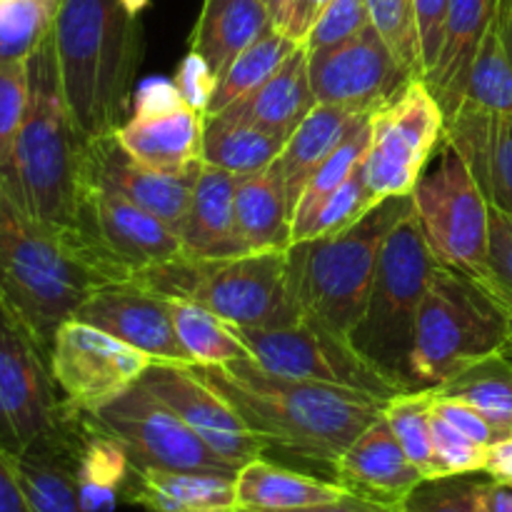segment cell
I'll return each instance as SVG.
<instances>
[{"label":"cell","instance_id":"11","mask_svg":"<svg viewBox=\"0 0 512 512\" xmlns=\"http://www.w3.org/2000/svg\"><path fill=\"white\" fill-rule=\"evenodd\" d=\"M233 328V325H230ZM260 368L290 378L313 380L335 388L358 390L390 400L405 393L398 383L380 373L345 335L323 323L300 318L283 328H233Z\"/></svg>","mask_w":512,"mask_h":512},{"label":"cell","instance_id":"32","mask_svg":"<svg viewBox=\"0 0 512 512\" xmlns=\"http://www.w3.org/2000/svg\"><path fill=\"white\" fill-rule=\"evenodd\" d=\"M285 138L230 113L205 115L200 160L233 175L263 173L283 150Z\"/></svg>","mask_w":512,"mask_h":512},{"label":"cell","instance_id":"54","mask_svg":"<svg viewBox=\"0 0 512 512\" xmlns=\"http://www.w3.org/2000/svg\"><path fill=\"white\" fill-rule=\"evenodd\" d=\"M398 505H385L378 500L363 498V495L345 493L343 498L333 500V503L313 505V508H300V510H285V512H398Z\"/></svg>","mask_w":512,"mask_h":512},{"label":"cell","instance_id":"18","mask_svg":"<svg viewBox=\"0 0 512 512\" xmlns=\"http://www.w3.org/2000/svg\"><path fill=\"white\" fill-rule=\"evenodd\" d=\"M203 165V163H200ZM200 165L185 170V173H165V170L148 168L130 158L120 148L118 138L103 135V138L88 140L83 165V183H98L115 190L128 198L130 203L140 205L153 213L165 225L183 238V225L188 218L190 198H193L195 180H198Z\"/></svg>","mask_w":512,"mask_h":512},{"label":"cell","instance_id":"13","mask_svg":"<svg viewBox=\"0 0 512 512\" xmlns=\"http://www.w3.org/2000/svg\"><path fill=\"white\" fill-rule=\"evenodd\" d=\"M90 418L123 445L133 468L238 475L233 465L218 458L163 400L140 383L100 405Z\"/></svg>","mask_w":512,"mask_h":512},{"label":"cell","instance_id":"45","mask_svg":"<svg viewBox=\"0 0 512 512\" xmlns=\"http://www.w3.org/2000/svg\"><path fill=\"white\" fill-rule=\"evenodd\" d=\"M28 105V68L25 63L0 65V173L10 163Z\"/></svg>","mask_w":512,"mask_h":512},{"label":"cell","instance_id":"2","mask_svg":"<svg viewBox=\"0 0 512 512\" xmlns=\"http://www.w3.org/2000/svg\"><path fill=\"white\" fill-rule=\"evenodd\" d=\"M130 283L80 228H60L25 213L0 183V298L50 350L55 333L103 285Z\"/></svg>","mask_w":512,"mask_h":512},{"label":"cell","instance_id":"3","mask_svg":"<svg viewBox=\"0 0 512 512\" xmlns=\"http://www.w3.org/2000/svg\"><path fill=\"white\" fill-rule=\"evenodd\" d=\"M148 0H60L53 23L60 83L75 123L88 140L125 123L143 63Z\"/></svg>","mask_w":512,"mask_h":512},{"label":"cell","instance_id":"25","mask_svg":"<svg viewBox=\"0 0 512 512\" xmlns=\"http://www.w3.org/2000/svg\"><path fill=\"white\" fill-rule=\"evenodd\" d=\"M203 120L205 115L188 105L163 115H130L115 130V138L138 163L165 173H185L203 163Z\"/></svg>","mask_w":512,"mask_h":512},{"label":"cell","instance_id":"4","mask_svg":"<svg viewBox=\"0 0 512 512\" xmlns=\"http://www.w3.org/2000/svg\"><path fill=\"white\" fill-rule=\"evenodd\" d=\"M25 68L28 105L0 183L33 218L78 228L88 138L65 100L53 33L33 50Z\"/></svg>","mask_w":512,"mask_h":512},{"label":"cell","instance_id":"40","mask_svg":"<svg viewBox=\"0 0 512 512\" xmlns=\"http://www.w3.org/2000/svg\"><path fill=\"white\" fill-rule=\"evenodd\" d=\"M368 10L370 23L383 35L405 73L410 78H423L413 0H368Z\"/></svg>","mask_w":512,"mask_h":512},{"label":"cell","instance_id":"41","mask_svg":"<svg viewBox=\"0 0 512 512\" xmlns=\"http://www.w3.org/2000/svg\"><path fill=\"white\" fill-rule=\"evenodd\" d=\"M375 208L373 198L368 193V185L363 178V165L325 200L318 208V213L313 215L308 228L303 230L298 240H310V238H325V235H338L343 230L353 228L360 218L370 213ZM295 240V243H298Z\"/></svg>","mask_w":512,"mask_h":512},{"label":"cell","instance_id":"9","mask_svg":"<svg viewBox=\"0 0 512 512\" xmlns=\"http://www.w3.org/2000/svg\"><path fill=\"white\" fill-rule=\"evenodd\" d=\"M413 205L433 258L483 283L488 278L490 203L448 138L440 140L425 165Z\"/></svg>","mask_w":512,"mask_h":512},{"label":"cell","instance_id":"33","mask_svg":"<svg viewBox=\"0 0 512 512\" xmlns=\"http://www.w3.org/2000/svg\"><path fill=\"white\" fill-rule=\"evenodd\" d=\"M435 390L473 405L493 425L498 438L512 435V363L505 353L473 365Z\"/></svg>","mask_w":512,"mask_h":512},{"label":"cell","instance_id":"57","mask_svg":"<svg viewBox=\"0 0 512 512\" xmlns=\"http://www.w3.org/2000/svg\"><path fill=\"white\" fill-rule=\"evenodd\" d=\"M265 5H268L270 23H273L275 28H280V30H283V25H285V18H288L290 0H265Z\"/></svg>","mask_w":512,"mask_h":512},{"label":"cell","instance_id":"21","mask_svg":"<svg viewBox=\"0 0 512 512\" xmlns=\"http://www.w3.org/2000/svg\"><path fill=\"white\" fill-rule=\"evenodd\" d=\"M20 488L30 512H90L75 473V408L15 458Z\"/></svg>","mask_w":512,"mask_h":512},{"label":"cell","instance_id":"30","mask_svg":"<svg viewBox=\"0 0 512 512\" xmlns=\"http://www.w3.org/2000/svg\"><path fill=\"white\" fill-rule=\"evenodd\" d=\"M238 505L265 512H285L313 508V505L333 503L348 490L335 480L313 478V475L288 470L265 460L263 455L250 460L235 475Z\"/></svg>","mask_w":512,"mask_h":512},{"label":"cell","instance_id":"26","mask_svg":"<svg viewBox=\"0 0 512 512\" xmlns=\"http://www.w3.org/2000/svg\"><path fill=\"white\" fill-rule=\"evenodd\" d=\"M235 185L238 175L203 163L183 225V248L190 258H230L245 255L235 225Z\"/></svg>","mask_w":512,"mask_h":512},{"label":"cell","instance_id":"6","mask_svg":"<svg viewBox=\"0 0 512 512\" xmlns=\"http://www.w3.org/2000/svg\"><path fill=\"white\" fill-rule=\"evenodd\" d=\"M130 283L165 300H188L233 328H283L300 315L288 283V250L230 258H180L138 270Z\"/></svg>","mask_w":512,"mask_h":512},{"label":"cell","instance_id":"24","mask_svg":"<svg viewBox=\"0 0 512 512\" xmlns=\"http://www.w3.org/2000/svg\"><path fill=\"white\" fill-rule=\"evenodd\" d=\"M370 115L373 113H358V110L340 108V105L318 103L310 110L308 118L295 128V133L285 140L283 150L270 165V170L278 175L280 185H283L290 215L298 208L305 185L310 183L315 170L348 138L350 130Z\"/></svg>","mask_w":512,"mask_h":512},{"label":"cell","instance_id":"29","mask_svg":"<svg viewBox=\"0 0 512 512\" xmlns=\"http://www.w3.org/2000/svg\"><path fill=\"white\" fill-rule=\"evenodd\" d=\"M270 25L265 0H203L190 50L203 55L220 80Z\"/></svg>","mask_w":512,"mask_h":512},{"label":"cell","instance_id":"5","mask_svg":"<svg viewBox=\"0 0 512 512\" xmlns=\"http://www.w3.org/2000/svg\"><path fill=\"white\" fill-rule=\"evenodd\" d=\"M413 210V195L375 205L353 228L288 248V283L300 315L350 338L363 320L390 230Z\"/></svg>","mask_w":512,"mask_h":512},{"label":"cell","instance_id":"7","mask_svg":"<svg viewBox=\"0 0 512 512\" xmlns=\"http://www.w3.org/2000/svg\"><path fill=\"white\" fill-rule=\"evenodd\" d=\"M510 345V310L480 280L435 263L415 325L410 388H440Z\"/></svg>","mask_w":512,"mask_h":512},{"label":"cell","instance_id":"60","mask_svg":"<svg viewBox=\"0 0 512 512\" xmlns=\"http://www.w3.org/2000/svg\"><path fill=\"white\" fill-rule=\"evenodd\" d=\"M3 3H8V0H0V5H3Z\"/></svg>","mask_w":512,"mask_h":512},{"label":"cell","instance_id":"55","mask_svg":"<svg viewBox=\"0 0 512 512\" xmlns=\"http://www.w3.org/2000/svg\"><path fill=\"white\" fill-rule=\"evenodd\" d=\"M475 505H478V512H512V488L493 483V480H478Z\"/></svg>","mask_w":512,"mask_h":512},{"label":"cell","instance_id":"52","mask_svg":"<svg viewBox=\"0 0 512 512\" xmlns=\"http://www.w3.org/2000/svg\"><path fill=\"white\" fill-rule=\"evenodd\" d=\"M483 473L488 475V480H493V483L512 488V435H505V438L488 445Z\"/></svg>","mask_w":512,"mask_h":512},{"label":"cell","instance_id":"19","mask_svg":"<svg viewBox=\"0 0 512 512\" xmlns=\"http://www.w3.org/2000/svg\"><path fill=\"white\" fill-rule=\"evenodd\" d=\"M75 320L105 330L120 343L153 360L190 365L188 350L173 328L168 300L135 283H113L95 290L73 315Z\"/></svg>","mask_w":512,"mask_h":512},{"label":"cell","instance_id":"17","mask_svg":"<svg viewBox=\"0 0 512 512\" xmlns=\"http://www.w3.org/2000/svg\"><path fill=\"white\" fill-rule=\"evenodd\" d=\"M78 228L130 273L185 253L183 238L170 225L128 198L98 183H83Z\"/></svg>","mask_w":512,"mask_h":512},{"label":"cell","instance_id":"16","mask_svg":"<svg viewBox=\"0 0 512 512\" xmlns=\"http://www.w3.org/2000/svg\"><path fill=\"white\" fill-rule=\"evenodd\" d=\"M138 383L163 400L218 458L235 470L268 453L263 440L250 433L240 415L208 385L200 383L185 365L153 360Z\"/></svg>","mask_w":512,"mask_h":512},{"label":"cell","instance_id":"38","mask_svg":"<svg viewBox=\"0 0 512 512\" xmlns=\"http://www.w3.org/2000/svg\"><path fill=\"white\" fill-rule=\"evenodd\" d=\"M460 105L483 110V113L512 115V65L495 23L475 55Z\"/></svg>","mask_w":512,"mask_h":512},{"label":"cell","instance_id":"1","mask_svg":"<svg viewBox=\"0 0 512 512\" xmlns=\"http://www.w3.org/2000/svg\"><path fill=\"white\" fill-rule=\"evenodd\" d=\"M185 368L220 395L265 448L330 470L388 405L358 390L270 373L250 358Z\"/></svg>","mask_w":512,"mask_h":512},{"label":"cell","instance_id":"10","mask_svg":"<svg viewBox=\"0 0 512 512\" xmlns=\"http://www.w3.org/2000/svg\"><path fill=\"white\" fill-rule=\"evenodd\" d=\"M445 125L448 118L423 78L410 80L370 115L363 178L375 205L413 195L425 165L445 138Z\"/></svg>","mask_w":512,"mask_h":512},{"label":"cell","instance_id":"43","mask_svg":"<svg viewBox=\"0 0 512 512\" xmlns=\"http://www.w3.org/2000/svg\"><path fill=\"white\" fill-rule=\"evenodd\" d=\"M368 25H373L370 23L368 0H328L320 8L318 18H315L303 45L308 50L330 48V45L355 38Z\"/></svg>","mask_w":512,"mask_h":512},{"label":"cell","instance_id":"31","mask_svg":"<svg viewBox=\"0 0 512 512\" xmlns=\"http://www.w3.org/2000/svg\"><path fill=\"white\" fill-rule=\"evenodd\" d=\"M233 205L238 235L248 253L288 250L293 245V215L273 170L240 175Z\"/></svg>","mask_w":512,"mask_h":512},{"label":"cell","instance_id":"14","mask_svg":"<svg viewBox=\"0 0 512 512\" xmlns=\"http://www.w3.org/2000/svg\"><path fill=\"white\" fill-rule=\"evenodd\" d=\"M150 363L145 353L75 318L60 325L50 345V368L63 400L88 413L133 388Z\"/></svg>","mask_w":512,"mask_h":512},{"label":"cell","instance_id":"22","mask_svg":"<svg viewBox=\"0 0 512 512\" xmlns=\"http://www.w3.org/2000/svg\"><path fill=\"white\" fill-rule=\"evenodd\" d=\"M445 138L460 150L490 205L512 215V115L460 105Z\"/></svg>","mask_w":512,"mask_h":512},{"label":"cell","instance_id":"20","mask_svg":"<svg viewBox=\"0 0 512 512\" xmlns=\"http://www.w3.org/2000/svg\"><path fill=\"white\" fill-rule=\"evenodd\" d=\"M333 475L335 483L343 485L348 493L385 505H398V508L425 480V475L405 455L385 415L373 420L345 448V453L335 463Z\"/></svg>","mask_w":512,"mask_h":512},{"label":"cell","instance_id":"35","mask_svg":"<svg viewBox=\"0 0 512 512\" xmlns=\"http://www.w3.org/2000/svg\"><path fill=\"white\" fill-rule=\"evenodd\" d=\"M168 308L175 333L193 360L190 365H225L250 358L243 340L215 313L188 300H168Z\"/></svg>","mask_w":512,"mask_h":512},{"label":"cell","instance_id":"28","mask_svg":"<svg viewBox=\"0 0 512 512\" xmlns=\"http://www.w3.org/2000/svg\"><path fill=\"white\" fill-rule=\"evenodd\" d=\"M315 105H318V98H315L313 83H310L308 48L298 45L260 88L225 108L223 113L263 125L288 140Z\"/></svg>","mask_w":512,"mask_h":512},{"label":"cell","instance_id":"59","mask_svg":"<svg viewBox=\"0 0 512 512\" xmlns=\"http://www.w3.org/2000/svg\"><path fill=\"white\" fill-rule=\"evenodd\" d=\"M505 355H508V358H510V363H512V345H510L508 350H505Z\"/></svg>","mask_w":512,"mask_h":512},{"label":"cell","instance_id":"15","mask_svg":"<svg viewBox=\"0 0 512 512\" xmlns=\"http://www.w3.org/2000/svg\"><path fill=\"white\" fill-rule=\"evenodd\" d=\"M308 70L318 103L375 113L410 83L408 73L375 25L345 43L308 50Z\"/></svg>","mask_w":512,"mask_h":512},{"label":"cell","instance_id":"23","mask_svg":"<svg viewBox=\"0 0 512 512\" xmlns=\"http://www.w3.org/2000/svg\"><path fill=\"white\" fill-rule=\"evenodd\" d=\"M498 3L500 0H450L443 48L433 70L425 75V83L438 98L445 118H453L463 103L470 68L485 35L493 28Z\"/></svg>","mask_w":512,"mask_h":512},{"label":"cell","instance_id":"49","mask_svg":"<svg viewBox=\"0 0 512 512\" xmlns=\"http://www.w3.org/2000/svg\"><path fill=\"white\" fill-rule=\"evenodd\" d=\"M433 410L445 420V423H450L455 430L468 435V438L475 440V443L493 445L495 440H500L493 425H490L488 420L473 408V405L463 403V400L448 398V395H438V390H435Z\"/></svg>","mask_w":512,"mask_h":512},{"label":"cell","instance_id":"8","mask_svg":"<svg viewBox=\"0 0 512 512\" xmlns=\"http://www.w3.org/2000/svg\"><path fill=\"white\" fill-rule=\"evenodd\" d=\"M435 263L413 205L385 238L365 315L350 333V343L403 390H413L410 353Z\"/></svg>","mask_w":512,"mask_h":512},{"label":"cell","instance_id":"36","mask_svg":"<svg viewBox=\"0 0 512 512\" xmlns=\"http://www.w3.org/2000/svg\"><path fill=\"white\" fill-rule=\"evenodd\" d=\"M370 148V118H365L363 123L355 125L348 133V138L328 155L323 165L313 173L310 183L305 185L303 198H300L298 208L293 213V243L303 235V230L308 228L313 215L318 213L320 205L355 173V170L363 165L365 155Z\"/></svg>","mask_w":512,"mask_h":512},{"label":"cell","instance_id":"50","mask_svg":"<svg viewBox=\"0 0 512 512\" xmlns=\"http://www.w3.org/2000/svg\"><path fill=\"white\" fill-rule=\"evenodd\" d=\"M183 105L185 100L183 95H180L175 80L148 78L135 88L133 113L130 115H163V113H173V110L183 108Z\"/></svg>","mask_w":512,"mask_h":512},{"label":"cell","instance_id":"46","mask_svg":"<svg viewBox=\"0 0 512 512\" xmlns=\"http://www.w3.org/2000/svg\"><path fill=\"white\" fill-rule=\"evenodd\" d=\"M483 285L512 315V215L495 205H490L488 278Z\"/></svg>","mask_w":512,"mask_h":512},{"label":"cell","instance_id":"58","mask_svg":"<svg viewBox=\"0 0 512 512\" xmlns=\"http://www.w3.org/2000/svg\"><path fill=\"white\" fill-rule=\"evenodd\" d=\"M233 512H265V510H255V508H243V505H238Z\"/></svg>","mask_w":512,"mask_h":512},{"label":"cell","instance_id":"53","mask_svg":"<svg viewBox=\"0 0 512 512\" xmlns=\"http://www.w3.org/2000/svg\"><path fill=\"white\" fill-rule=\"evenodd\" d=\"M323 0H290L288 18H285L283 33L290 35L293 40L303 43L308 38L310 28H313L315 18H318Z\"/></svg>","mask_w":512,"mask_h":512},{"label":"cell","instance_id":"37","mask_svg":"<svg viewBox=\"0 0 512 512\" xmlns=\"http://www.w3.org/2000/svg\"><path fill=\"white\" fill-rule=\"evenodd\" d=\"M435 388L405 390L388 400L383 415L388 420L390 430L395 433L398 443L403 445L410 463L425 475V480L435 478V458H433V433H430V420H433Z\"/></svg>","mask_w":512,"mask_h":512},{"label":"cell","instance_id":"47","mask_svg":"<svg viewBox=\"0 0 512 512\" xmlns=\"http://www.w3.org/2000/svg\"><path fill=\"white\" fill-rule=\"evenodd\" d=\"M448 5H450V0H413L415 25H418V40H420V65H423V80H425V75L433 70L435 60H438V55H440V48H443Z\"/></svg>","mask_w":512,"mask_h":512},{"label":"cell","instance_id":"48","mask_svg":"<svg viewBox=\"0 0 512 512\" xmlns=\"http://www.w3.org/2000/svg\"><path fill=\"white\" fill-rule=\"evenodd\" d=\"M175 85H178L185 105H190V108L205 115V110H208L210 100L215 95V88H218V75L213 73V68H210L203 55L190 50L180 60L178 73H175Z\"/></svg>","mask_w":512,"mask_h":512},{"label":"cell","instance_id":"27","mask_svg":"<svg viewBox=\"0 0 512 512\" xmlns=\"http://www.w3.org/2000/svg\"><path fill=\"white\" fill-rule=\"evenodd\" d=\"M123 500L145 512H233L238 508L235 475L180 470L135 468Z\"/></svg>","mask_w":512,"mask_h":512},{"label":"cell","instance_id":"12","mask_svg":"<svg viewBox=\"0 0 512 512\" xmlns=\"http://www.w3.org/2000/svg\"><path fill=\"white\" fill-rule=\"evenodd\" d=\"M63 410L50 350L0 298V448L15 460L58 425Z\"/></svg>","mask_w":512,"mask_h":512},{"label":"cell","instance_id":"34","mask_svg":"<svg viewBox=\"0 0 512 512\" xmlns=\"http://www.w3.org/2000/svg\"><path fill=\"white\" fill-rule=\"evenodd\" d=\"M298 45V40H293L290 35H285L283 30L270 25L248 50L235 58V63L225 70L223 78L218 80V88H215L213 100H210L205 115H218L225 108H230L233 103H238L240 98H245L248 93H253L255 88L265 83L285 60L290 58Z\"/></svg>","mask_w":512,"mask_h":512},{"label":"cell","instance_id":"39","mask_svg":"<svg viewBox=\"0 0 512 512\" xmlns=\"http://www.w3.org/2000/svg\"><path fill=\"white\" fill-rule=\"evenodd\" d=\"M60 0H8L0 5V65L25 63L53 33Z\"/></svg>","mask_w":512,"mask_h":512},{"label":"cell","instance_id":"44","mask_svg":"<svg viewBox=\"0 0 512 512\" xmlns=\"http://www.w3.org/2000/svg\"><path fill=\"white\" fill-rule=\"evenodd\" d=\"M475 488H478V478L473 475L423 480L403 500L398 512H478Z\"/></svg>","mask_w":512,"mask_h":512},{"label":"cell","instance_id":"42","mask_svg":"<svg viewBox=\"0 0 512 512\" xmlns=\"http://www.w3.org/2000/svg\"><path fill=\"white\" fill-rule=\"evenodd\" d=\"M430 433H433V458H435V478H453V475H475L483 473L485 453L488 445H480L445 423L433 410L430 420Z\"/></svg>","mask_w":512,"mask_h":512},{"label":"cell","instance_id":"51","mask_svg":"<svg viewBox=\"0 0 512 512\" xmlns=\"http://www.w3.org/2000/svg\"><path fill=\"white\" fill-rule=\"evenodd\" d=\"M0 512H30L20 488L15 460L0 448Z\"/></svg>","mask_w":512,"mask_h":512},{"label":"cell","instance_id":"61","mask_svg":"<svg viewBox=\"0 0 512 512\" xmlns=\"http://www.w3.org/2000/svg\"><path fill=\"white\" fill-rule=\"evenodd\" d=\"M325 3H328V0H323V5H325Z\"/></svg>","mask_w":512,"mask_h":512},{"label":"cell","instance_id":"56","mask_svg":"<svg viewBox=\"0 0 512 512\" xmlns=\"http://www.w3.org/2000/svg\"><path fill=\"white\" fill-rule=\"evenodd\" d=\"M495 25H498V35L503 40L505 55H508L512 65V0H500L498 15H495Z\"/></svg>","mask_w":512,"mask_h":512}]
</instances>
